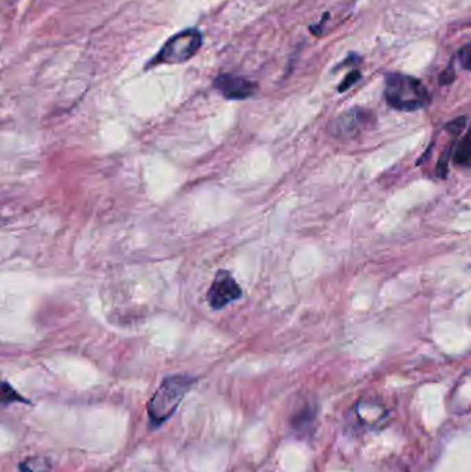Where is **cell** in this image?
I'll list each match as a JSON object with an SVG mask.
<instances>
[{"label":"cell","mask_w":471,"mask_h":472,"mask_svg":"<svg viewBox=\"0 0 471 472\" xmlns=\"http://www.w3.org/2000/svg\"><path fill=\"white\" fill-rule=\"evenodd\" d=\"M371 115L363 109H352L343 113L332 125V133L337 137H349L369 125Z\"/></svg>","instance_id":"cell-6"},{"label":"cell","mask_w":471,"mask_h":472,"mask_svg":"<svg viewBox=\"0 0 471 472\" xmlns=\"http://www.w3.org/2000/svg\"><path fill=\"white\" fill-rule=\"evenodd\" d=\"M361 79V72L360 71H352V72H349L345 78H344V80L340 83V86H338V93H344L345 90H348V88H351L352 86H354L358 80Z\"/></svg>","instance_id":"cell-11"},{"label":"cell","mask_w":471,"mask_h":472,"mask_svg":"<svg viewBox=\"0 0 471 472\" xmlns=\"http://www.w3.org/2000/svg\"><path fill=\"white\" fill-rule=\"evenodd\" d=\"M455 80V69L452 65H449L441 75H439V84H449Z\"/></svg>","instance_id":"cell-12"},{"label":"cell","mask_w":471,"mask_h":472,"mask_svg":"<svg viewBox=\"0 0 471 472\" xmlns=\"http://www.w3.org/2000/svg\"><path fill=\"white\" fill-rule=\"evenodd\" d=\"M50 467V460L45 457H31L21 461L20 464V469L23 472H47Z\"/></svg>","instance_id":"cell-8"},{"label":"cell","mask_w":471,"mask_h":472,"mask_svg":"<svg viewBox=\"0 0 471 472\" xmlns=\"http://www.w3.org/2000/svg\"><path fill=\"white\" fill-rule=\"evenodd\" d=\"M457 60L461 68L471 71V43L463 46L457 53Z\"/></svg>","instance_id":"cell-10"},{"label":"cell","mask_w":471,"mask_h":472,"mask_svg":"<svg viewBox=\"0 0 471 472\" xmlns=\"http://www.w3.org/2000/svg\"><path fill=\"white\" fill-rule=\"evenodd\" d=\"M453 163L460 167H471V128L466 133L461 140L455 145L453 155H452Z\"/></svg>","instance_id":"cell-7"},{"label":"cell","mask_w":471,"mask_h":472,"mask_svg":"<svg viewBox=\"0 0 471 472\" xmlns=\"http://www.w3.org/2000/svg\"><path fill=\"white\" fill-rule=\"evenodd\" d=\"M384 98L391 108L404 112L423 109L430 102L424 84L419 79L402 73H389L386 76Z\"/></svg>","instance_id":"cell-2"},{"label":"cell","mask_w":471,"mask_h":472,"mask_svg":"<svg viewBox=\"0 0 471 472\" xmlns=\"http://www.w3.org/2000/svg\"><path fill=\"white\" fill-rule=\"evenodd\" d=\"M202 43L200 32L196 30H187L172 36L161 49L158 56L151 61V65L159 64H183L191 60L199 50Z\"/></svg>","instance_id":"cell-3"},{"label":"cell","mask_w":471,"mask_h":472,"mask_svg":"<svg viewBox=\"0 0 471 472\" xmlns=\"http://www.w3.org/2000/svg\"><path fill=\"white\" fill-rule=\"evenodd\" d=\"M14 402H27L28 403V401H25L20 394L16 392V390L13 387H10L9 383L5 381L2 386V405L8 406V405L14 403Z\"/></svg>","instance_id":"cell-9"},{"label":"cell","mask_w":471,"mask_h":472,"mask_svg":"<svg viewBox=\"0 0 471 472\" xmlns=\"http://www.w3.org/2000/svg\"><path fill=\"white\" fill-rule=\"evenodd\" d=\"M214 87L228 99H246L256 94L257 84L244 76L222 73L214 79Z\"/></svg>","instance_id":"cell-5"},{"label":"cell","mask_w":471,"mask_h":472,"mask_svg":"<svg viewBox=\"0 0 471 472\" xmlns=\"http://www.w3.org/2000/svg\"><path fill=\"white\" fill-rule=\"evenodd\" d=\"M194 383L195 379L187 375L169 376L162 381L147 406L150 423L152 427H161L174 414Z\"/></svg>","instance_id":"cell-1"},{"label":"cell","mask_w":471,"mask_h":472,"mask_svg":"<svg viewBox=\"0 0 471 472\" xmlns=\"http://www.w3.org/2000/svg\"><path fill=\"white\" fill-rule=\"evenodd\" d=\"M242 297V289L227 270H218L207 292V301L213 309H221Z\"/></svg>","instance_id":"cell-4"}]
</instances>
